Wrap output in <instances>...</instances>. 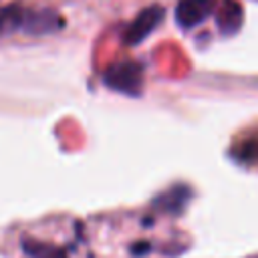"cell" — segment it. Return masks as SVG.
Returning <instances> with one entry per match:
<instances>
[{
  "label": "cell",
  "mask_w": 258,
  "mask_h": 258,
  "mask_svg": "<svg viewBox=\"0 0 258 258\" xmlns=\"http://www.w3.org/2000/svg\"><path fill=\"white\" fill-rule=\"evenodd\" d=\"M103 81L113 91H119L125 95H139L143 87V71L133 60H121L111 64L105 71Z\"/></svg>",
  "instance_id": "obj_1"
},
{
  "label": "cell",
  "mask_w": 258,
  "mask_h": 258,
  "mask_svg": "<svg viewBox=\"0 0 258 258\" xmlns=\"http://www.w3.org/2000/svg\"><path fill=\"white\" fill-rule=\"evenodd\" d=\"M161 18H163V8H161V6L151 4V6L143 8V10L131 20V24L125 28V32H123V42L129 44V46L139 44L141 40H145V38L157 28V24L161 22Z\"/></svg>",
  "instance_id": "obj_2"
},
{
  "label": "cell",
  "mask_w": 258,
  "mask_h": 258,
  "mask_svg": "<svg viewBox=\"0 0 258 258\" xmlns=\"http://www.w3.org/2000/svg\"><path fill=\"white\" fill-rule=\"evenodd\" d=\"M218 6V0H177L175 20L181 28H194L204 22Z\"/></svg>",
  "instance_id": "obj_3"
},
{
  "label": "cell",
  "mask_w": 258,
  "mask_h": 258,
  "mask_svg": "<svg viewBox=\"0 0 258 258\" xmlns=\"http://www.w3.org/2000/svg\"><path fill=\"white\" fill-rule=\"evenodd\" d=\"M244 10L238 0H222L216 6V24L222 34H236L242 26Z\"/></svg>",
  "instance_id": "obj_4"
},
{
  "label": "cell",
  "mask_w": 258,
  "mask_h": 258,
  "mask_svg": "<svg viewBox=\"0 0 258 258\" xmlns=\"http://www.w3.org/2000/svg\"><path fill=\"white\" fill-rule=\"evenodd\" d=\"M62 26V18L52 10H38V12H26L22 28L32 34H46L54 32Z\"/></svg>",
  "instance_id": "obj_5"
},
{
  "label": "cell",
  "mask_w": 258,
  "mask_h": 258,
  "mask_svg": "<svg viewBox=\"0 0 258 258\" xmlns=\"http://www.w3.org/2000/svg\"><path fill=\"white\" fill-rule=\"evenodd\" d=\"M22 250L30 258H67V252L54 244L38 242L32 238H22Z\"/></svg>",
  "instance_id": "obj_6"
},
{
  "label": "cell",
  "mask_w": 258,
  "mask_h": 258,
  "mask_svg": "<svg viewBox=\"0 0 258 258\" xmlns=\"http://www.w3.org/2000/svg\"><path fill=\"white\" fill-rule=\"evenodd\" d=\"M187 198H189V191L185 187H173V189L161 194V198L157 200V204L161 208L169 210V212H179L183 208V204L187 202Z\"/></svg>",
  "instance_id": "obj_7"
},
{
  "label": "cell",
  "mask_w": 258,
  "mask_h": 258,
  "mask_svg": "<svg viewBox=\"0 0 258 258\" xmlns=\"http://www.w3.org/2000/svg\"><path fill=\"white\" fill-rule=\"evenodd\" d=\"M24 10H20L18 6H10L6 10L0 12V32H12L16 28H22L24 22Z\"/></svg>",
  "instance_id": "obj_8"
},
{
  "label": "cell",
  "mask_w": 258,
  "mask_h": 258,
  "mask_svg": "<svg viewBox=\"0 0 258 258\" xmlns=\"http://www.w3.org/2000/svg\"><path fill=\"white\" fill-rule=\"evenodd\" d=\"M236 155H238V159L244 161V163L258 161V135H256V137H250V139H244V141L238 145Z\"/></svg>",
  "instance_id": "obj_9"
},
{
  "label": "cell",
  "mask_w": 258,
  "mask_h": 258,
  "mask_svg": "<svg viewBox=\"0 0 258 258\" xmlns=\"http://www.w3.org/2000/svg\"><path fill=\"white\" fill-rule=\"evenodd\" d=\"M147 250H149V244H145V242H141V244H137V246L131 248V252H133L135 256H139V254H143V252H147Z\"/></svg>",
  "instance_id": "obj_10"
}]
</instances>
